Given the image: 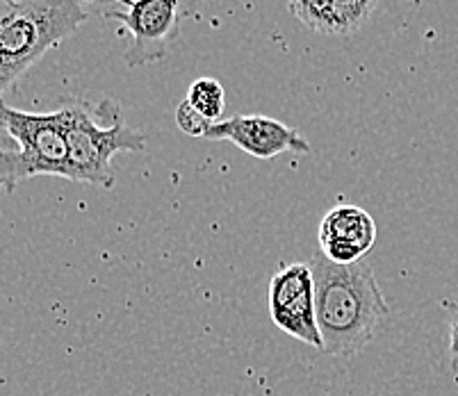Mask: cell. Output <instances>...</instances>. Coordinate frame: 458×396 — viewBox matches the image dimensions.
<instances>
[{
  "mask_svg": "<svg viewBox=\"0 0 458 396\" xmlns=\"http://www.w3.org/2000/svg\"><path fill=\"white\" fill-rule=\"evenodd\" d=\"M315 281V310L324 353L352 358L372 341L378 324L388 316L374 271L368 262L335 265L322 253L310 260Z\"/></svg>",
  "mask_w": 458,
  "mask_h": 396,
  "instance_id": "obj_1",
  "label": "cell"
},
{
  "mask_svg": "<svg viewBox=\"0 0 458 396\" xmlns=\"http://www.w3.org/2000/svg\"><path fill=\"white\" fill-rule=\"evenodd\" d=\"M87 21L85 0H3L0 89H12L46 51Z\"/></svg>",
  "mask_w": 458,
  "mask_h": 396,
  "instance_id": "obj_2",
  "label": "cell"
},
{
  "mask_svg": "<svg viewBox=\"0 0 458 396\" xmlns=\"http://www.w3.org/2000/svg\"><path fill=\"white\" fill-rule=\"evenodd\" d=\"M66 139H69V176L66 181L112 190L116 153H141L147 148V135L135 131L123 121V114L107 119L119 105L114 101L85 103L66 101Z\"/></svg>",
  "mask_w": 458,
  "mask_h": 396,
  "instance_id": "obj_3",
  "label": "cell"
},
{
  "mask_svg": "<svg viewBox=\"0 0 458 396\" xmlns=\"http://www.w3.org/2000/svg\"><path fill=\"white\" fill-rule=\"evenodd\" d=\"M3 151L0 176L7 191L37 176H69L66 110L23 112L3 105Z\"/></svg>",
  "mask_w": 458,
  "mask_h": 396,
  "instance_id": "obj_4",
  "label": "cell"
},
{
  "mask_svg": "<svg viewBox=\"0 0 458 396\" xmlns=\"http://www.w3.org/2000/svg\"><path fill=\"white\" fill-rule=\"evenodd\" d=\"M210 0H135L128 10H110L107 19L119 21L132 37L126 51L128 66L153 64L169 53L181 35V23L199 14Z\"/></svg>",
  "mask_w": 458,
  "mask_h": 396,
  "instance_id": "obj_5",
  "label": "cell"
},
{
  "mask_svg": "<svg viewBox=\"0 0 458 396\" xmlns=\"http://www.w3.org/2000/svg\"><path fill=\"white\" fill-rule=\"evenodd\" d=\"M269 316L274 326L294 340L324 351L315 310V281L310 265H283L269 281Z\"/></svg>",
  "mask_w": 458,
  "mask_h": 396,
  "instance_id": "obj_6",
  "label": "cell"
},
{
  "mask_svg": "<svg viewBox=\"0 0 458 396\" xmlns=\"http://www.w3.org/2000/svg\"><path fill=\"white\" fill-rule=\"evenodd\" d=\"M206 139L231 141L240 151L258 160H274L283 153H310V144L294 128L265 114H235L212 123Z\"/></svg>",
  "mask_w": 458,
  "mask_h": 396,
  "instance_id": "obj_7",
  "label": "cell"
},
{
  "mask_svg": "<svg viewBox=\"0 0 458 396\" xmlns=\"http://www.w3.org/2000/svg\"><path fill=\"white\" fill-rule=\"evenodd\" d=\"M377 223L358 206H337L319 223V253L335 265H356L372 251Z\"/></svg>",
  "mask_w": 458,
  "mask_h": 396,
  "instance_id": "obj_8",
  "label": "cell"
},
{
  "mask_svg": "<svg viewBox=\"0 0 458 396\" xmlns=\"http://www.w3.org/2000/svg\"><path fill=\"white\" fill-rule=\"evenodd\" d=\"M187 103L201 116H206L210 123H219L224 121V107H226V91L219 85L215 78H199L191 82L190 91H187Z\"/></svg>",
  "mask_w": 458,
  "mask_h": 396,
  "instance_id": "obj_9",
  "label": "cell"
},
{
  "mask_svg": "<svg viewBox=\"0 0 458 396\" xmlns=\"http://www.w3.org/2000/svg\"><path fill=\"white\" fill-rule=\"evenodd\" d=\"M378 0H333V37H349L372 19Z\"/></svg>",
  "mask_w": 458,
  "mask_h": 396,
  "instance_id": "obj_10",
  "label": "cell"
},
{
  "mask_svg": "<svg viewBox=\"0 0 458 396\" xmlns=\"http://www.w3.org/2000/svg\"><path fill=\"white\" fill-rule=\"evenodd\" d=\"M287 10L310 30L333 35V0H287Z\"/></svg>",
  "mask_w": 458,
  "mask_h": 396,
  "instance_id": "obj_11",
  "label": "cell"
},
{
  "mask_svg": "<svg viewBox=\"0 0 458 396\" xmlns=\"http://www.w3.org/2000/svg\"><path fill=\"white\" fill-rule=\"evenodd\" d=\"M176 126H178V131L185 132V135L203 137V139H206V135H208V131L212 128V123L206 119V116L199 114V112L194 110L190 103L182 101L181 105L176 107Z\"/></svg>",
  "mask_w": 458,
  "mask_h": 396,
  "instance_id": "obj_12",
  "label": "cell"
},
{
  "mask_svg": "<svg viewBox=\"0 0 458 396\" xmlns=\"http://www.w3.org/2000/svg\"><path fill=\"white\" fill-rule=\"evenodd\" d=\"M449 358L458 367V296L452 303V319H449Z\"/></svg>",
  "mask_w": 458,
  "mask_h": 396,
  "instance_id": "obj_13",
  "label": "cell"
},
{
  "mask_svg": "<svg viewBox=\"0 0 458 396\" xmlns=\"http://www.w3.org/2000/svg\"><path fill=\"white\" fill-rule=\"evenodd\" d=\"M85 3H106V0H85ZM116 3H122V5L131 7L132 3H135V0H116Z\"/></svg>",
  "mask_w": 458,
  "mask_h": 396,
  "instance_id": "obj_14",
  "label": "cell"
}]
</instances>
